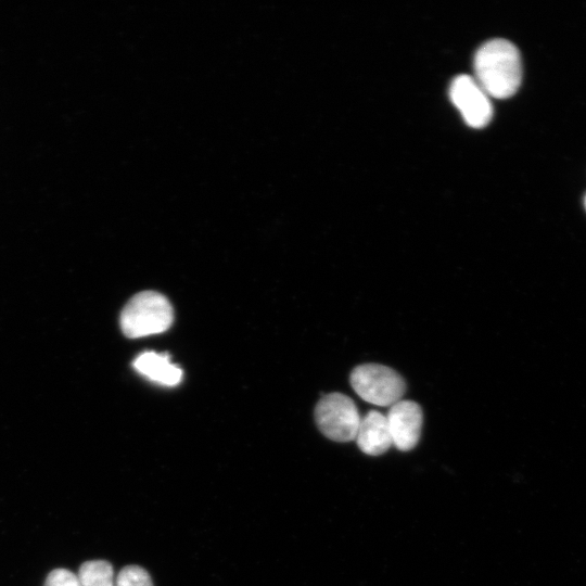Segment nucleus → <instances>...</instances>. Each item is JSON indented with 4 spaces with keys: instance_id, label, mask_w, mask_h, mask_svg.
<instances>
[{
    "instance_id": "nucleus-10",
    "label": "nucleus",
    "mask_w": 586,
    "mask_h": 586,
    "mask_svg": "<svg viewBox=\"0 0 586 586\" xmlns=\"http://www.w3.org/2000/svg\"><path fill=\"white\" fill-rule=\"evenodd\" d=\"M115 586H153V583L143 568L127 565L118 573Z\"/></svg>"
},
{
    "instance_id": "nucleus-11",
    "label": "nucleus",
    "mask_w": 586,
    "mask_h": 586,
    "mask_svg": "<svg viewBox=\"0 0 586 586\" xmlns=\"http://www.w3.org/2000/svg\"><path fill=\"white\" fill-rule=\"evenodd\" d=\"M44 586H81L79 578L66 569H55L49 573Z\"/></svg>"
},
{
    "instance_id": "nucleus-9",
    "label": "nucleus",
    "mask_w": 586,
    "mask_h": 586,
    "mask_svg": "<svg viewBox=\"0 0 586 586\" xmlns=\"http://www.w3.org/2000/svg\"><path fill=\"white\" fill-rule=\"evenodd\" d=\"M77 576L81 586H115L113 568L104 560L82 563Z\"/></svg>"
},
{
    "instance_id": "nucleus-8",
    "label": "nucleus",
    "mask_w": 586,
    "mask_h": 586,
    "mask_svg": "<svg viewBox=\"0 0 586 586\" xmlns=\"http://www.w3.org/2000/svg\"><path fill=\"white\" fill-rule=\"evenodd\" d=\"M132 367L149 380L165 385L175 386L182 379V370L170 362L167 354L145 352L132 362Z\"/></svg>"
},
{
    "instance_id": "nucleus-5",
    "label": "nucleus",
    "mask_w": 586,
    "mask_h": 586,
    "mask_svg": "<svg viewBox=\"0 0 586 586\" xmlns=\"http://www.w3.org/2000/svg\"><path fill=\"white\" fill-rule=\"evenodd\" d=\"M450 100L472 128H483L493 117V106L488 94L474 77L457 76L449 88Z\"/></svg>"
},
{
    "instance_id": "nucleus-2",
    "label": "nucleus",
    "mask_w": 586,
    "mask_h": 586,
    "mask_svg": "<svg viewBox=\"0 0 586 586\" xmlns=\"http://www.w3.org/2000/svg\"><path fill=\"white\" fill-rule=\"evenodd\" d=\"M174 311L161 293L143 291L133 295L120 313V328L130 339L166 331L173 323Z\"/></svg>"
},
{
    "instance_id": "nucleus-3",
    "label": "nucleus",
    "mask_w": 586,
    "mask_h": 586,
    "mask_svg": "<svg viewBox=\"0 0 586 586\" xmlns=\"http://www.w3.org/2000/svg\"><path fill=\"white\" fill-rule=\"evenodd\" d=\"M351 385L364 400L375 406L391 407L406 391L403 377L394 369L379 364H364L353 369Z\"/></svg>"
},
{
    "instance_id": "nucleus-1",
    "label": "nucleus",
    "mask_w": 586,
    "mask_h": 586,
    "mask_svg": "<svg viewBox=\"0 0 586 586\" xmlns=\"http://www.w3.org/2000/svg\"><path fill=\"white\" fill-rule=\"evenodd\" d=\"M474 79L496 99L513 95L522 80V62L518 48L509 40L496 38L484 42L473 60Z\"/></svg>"
},
{
    "instance_id": "nucleus-6",
    "label": "nucleus",
    "mask_w": 586,
    "mask_h": 586,
    "mask_svg": "<svg viewBox=\"0 0 586 586\" xmlns=\"http://www.w3.org/2000/svg\"><path fill=\"white\" fill-rule=\"evenodd\" d=\"M393 445L402 450H411L419 442L423 415L416 402L399 400L392 405L386 415Z\"/></svg>"
},
{
    "instance_id": "nucleus-4",
    "label": "nucleus",
    "mask_w": 586,
    "mask_h": 586,
    "mask_svg": "<svg viewBox=\"0 0 586 586\" xmlns=\"http://www.w3.org/2000/svg\"><path fill=\"white\" fill-rule=\"evenodd\" d=\"M360 419L354 400L342 393L323 396L315 408L318 429L334 442L354 441Z\"/></svg>"
},
{
    "instance_id": "nucleus-7",
    "label": "nucleus",
    "mask_w": 586,
    "mask_h": 586,
    "mask_svg": "<svg viewBox=\"0 0 586 586\" xmlns=\"http://www.w3.org/2000/svg\"><path fill=\"white\" fill-rule=\"evenodd\" d=\"M359 449L369 456L384 454L393 445L386 416L377 410H370L360 419L356 434Z\"/></svg>"
},
{
    "instance_id": "nucleus-12",
    "label": "nucleus",
    "mask_w": 586,
    "mask_h": 586,
    "mask_svg": "<svg viewBox=\"0 0 586 586\" xmlns=\"http://www.w3.org/2000/svg\"><path fill=\"white\" fill-rule=\"evenodd\" d=\"M585 207H586V196H585Z\"/></svg>"
}]
</instances>
